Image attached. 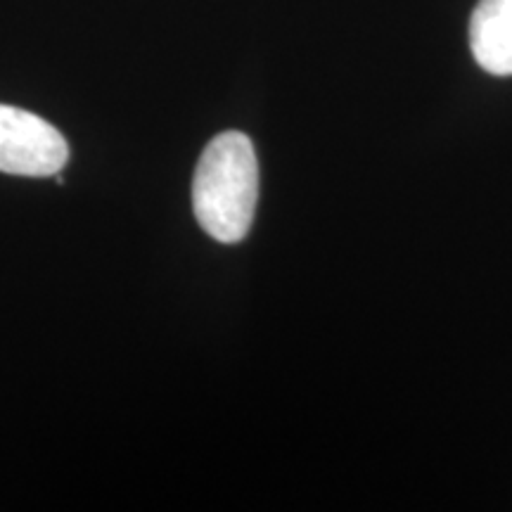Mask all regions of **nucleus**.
I'll use <instances>...</instances> for the list:
<instances>
[{
	"instance_id": "1",
	"label": "nucleus",
	"mask_w": 512,
	"mask_h": 512,
	"mask_svg": "<svg viewBox=\"0 0 512 512\" xmlns=\"http://www.w3.org/2000/svg\"><path fill=\"white\" fill-rule=\"evenodd\" d=\"M259 200V162L252 140L226 131L204 147L192 178V211L204 233L235 245L247 238Z\"/></svg>"
},
{
	"instance_id": "2",
	"label": "nucleus",
	"mask_w": 512,
	"mask_h": 512,
	"mask_svg": "<svg viewBox=\"0 0 512 512\" xmlns=\"http://www.w3.org/2000/svg\"><path fill=\"white\" fill-rule=\"evenodd\" d=\"M69 159L64 136L46 119L0 105V171L12 176H57Z\"/></svg>"
},
{
	"instance_id": "3",
	"label": "nucleus",
	"mask_w": 512,
	"mask_h": 512,
	"mask_svg": "<svg viewBox=\"0 0 512 512\" xmlns=\"http://www.w3.org/2000/svg\"><path fill=\"white\" fill-rule=\"evenodd\" d=\"M470 48L484 72L512 76V0H479L470 19Z\"/></svg>"
}]
</instances>
